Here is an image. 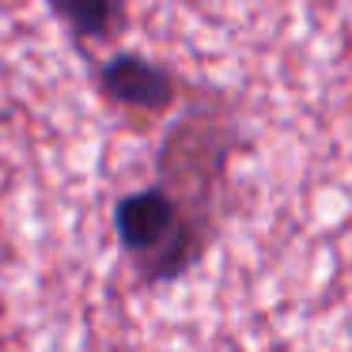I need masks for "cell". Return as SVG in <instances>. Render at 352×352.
I'll list each match as a JSON object with an SVG mask.
<instances>
[{"label": "cell", "mask_w": 352, "mask_h": 352, "mask_svg": "<svg viewBox=\"0 0 352 352\" xmlns=\"http://www.w3.org/2000/svg\"><path fill=\"white\" fill-rule=\"evenodd\" d=\"M114 228L144 280H170L201 254V228L182 212V201L167 186L129 193L114 208Z\"/></svg>", "instance_id": "1"}, {"label": "cell", "mask_w": 352, "mask_h": 352, "mask_svg": "<svg viewBox=\"0 0 352 352\" xmlns=\"http://www.w3.org/2000/svg\"><path fill=\"white\" fill-rule=\"evenodd\" d=\"M99 84H102L107 99H114L118 107H129V110L155 114V110H167L175 102V80H170V72L140 54L110 57L99 69Z\"/></svg>", "instance_id": "2"}, {"label": "cell", "mask_w": 352, "mask_h": 352, "mask_svg": "<svg viewBox=\"0 0 352 352\" xmlns=\"http://www.w3.org/2000/svg\"><path fill=\"white\" fill-rule=\"evenodd\" d=\"M50 8L80 42H110L129 23V0H50Z\"/></svg>", "instance_id": "3"}]
</instances>
